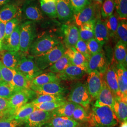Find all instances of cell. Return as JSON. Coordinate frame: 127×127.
Returning <instances> with one entry per match:
<instances>
[{"mask_svg":"<svg viewBox=\"0 0 127 127\" xmlns=\"http://www.w3.org/2000/svg\"><path fill=\"white\" fill-rule=\"evenodd\" d=\"M87 121L92 127H114L119 122L113 109L107 106H93Z\"/></svg>","mask_w":127,"mask_h":127,"instance_id":"obj_1","label":"cell"},{"mask_svg":"<svg viewBox=\"0 0 127 127\" xmlns=\"http://www.w3.org/2000/svg\"><path fill=\"white\" fill-rule=\"evenodd\" d=\"M60 43L59 38L54 35L44 34L34 40L28 53L35 58L47 52Z\"/></svg>","mask_w":127,"mask_h":127,"instance_id":"obj_2","label":"cell"},{"mask_svg":"<svg viewBox=\"0 0 127 127\" xmlns=\"http://www.w3.org/2000/svg\"><path fill=\"white\" fill-rule=\"evenodd\" d=\"M36 24L27 20L20 25V50L24 54L28 52L30 47L36 37Z\"/></svg>","mask_w":127,"mask_h":127,"instance_id":"obj_3","label":"cell"},{"mask_svg":"<svg viewBox=\"0 0 127 127\" xmlns=\"http://www.w3.org/2000/svg\"><path fill=\"white\" fill-rule=\"evenodd\" d=\"M65 50L64 45L60 42L47 52L34 58L35 63L38 68L43 71L59 59L64 54Z\"/></svg>","mask_w":127,"mask_h":127,"instance_id":"obj_4","label":"cell"},{"mask_svg":"<svg viewBox=\"0 0 127 127\" xmlns=\"http://www.w3.org/2000/svg\"><path fill=\"white\" fill-rule=\"evenodd\" d=\"M36 94L31 89L15 91L8 99L9 110L6 118L12 117L15 113L26 104Z\"/></svg>","mask_w":127,"mask_h":127,"instance_id":"obj_5","label":"cell"},{"mask_svg":"<svg viewBox=\"0 0 127 127\" xmlns=\"http://www.w3.org/2000/svg\"><path fill=\"white\" fill-rule=\"evenodd\" d=\"M16 70L22 73L30 82L43 72L42 70L37 67L34 58L24 53H23Z\"/></svg>","mask_w":127,"mask_h":127,"instance_id":"obj_6","label":"cell"},{"mask_svg":"<svg viewBox=\"0 0 127 127\" xmlns=\"http://www.w3.org/2000/svg\"><path fill=\"white\" fill-rule=\"evenodd\" d=\"M91 97L87 90L86 84L78 82L71 91L68 96V101L85 108L88 107L90 104Z\"/></svg>","mask_w":127,"mask_h":127,"instance_id":"obj_7","label":"cell"},{"mask_svg":"<svg viewBox=\"0 0 127 127\" xmlns=\"http://www.w3.org/2000/svg\"><path fill=\"white\" fill-rule=\"evenodd\" d=\"M99 7L91 1L77 13L74 14L73 20L77 27L84 23L95 20L99 15L98 9Z\"/></svg>","mask_w":127,"mask_h":127,"instance_id":"obj_8","label":"cell"},{"mask_svg":"<svg viewBox=\"0 0 127 127\" xmlns=\"http://www.w3.org/2000/svg\"><path fill=\"white\" fill-rule=\"evenodd\" d=\"M107 65L103 50L94 55H91L87 62L86 72L88 73L95 72L104 75Z\"/></svg>","mask_w":127,"mask_h":127,"instance_id":"obj_9","label":"cell"},{"mask_svg":"<svg viewBox=\"0 0 127 127\" xmlns=\"http://www.w3.org/2000/svg\"><path fill=\"white\" fill-rule=\"evenodd\" d=\"M22 12L25 18L29 21L35 22L44 18L43 12L33 0H26L22 6Z\"/></svg>","mask_w":127,"mask_h":127,"instance_id":"obj_10","label":"cell"},{"mask_svg":"<svg viewBox=\"0 0 127 127\" xmlns=\"http://www.w3.org/2000/svg\"><path fill=\"white\" fill-rule=\"evenodd\" d=\"M30 89L37 95L47 94L63 95L66 92V89L62 86L59 82H51L40 86L31 85Z\"/></svg>","mask_w":127,"mask_h":127,"instance_id":"obj_11","label":"cell"},{"mask_svg":"<svg viewBox=\"0 0 127 127\" xmlns=\"http://www.w3.org/2000/svg\"><path fill=\"white\" fill-rule=\"evenodd\" d=\"M52 117L51 112L34 110L24 123L25 127H42Z\"/></svg>","mask_w":127,"mask_h":127,"instance_id":"obj_12","label":"cell"},{"mask_svg":"<svg viewBox=\"0 0 127 127\" xmlns=\"http://www.w3.org/2000/svg\"><path fill=\"white\" fill-rule=\"evenodd\" d=\"M103 75L92 72L89 73L87 80V88L91 97L96 98L103 86Z\"/></svg>","mask_w":127,"mask_h":127,"instance_id":"obj_13","label":"cell"},{"mask_svg":"<svg viewBox=\"0 0 127 127\" xmlns=\"http://www.w3.org/2000/svg\"><path fill=\"white\" fill-rule=\"evenodd\" d=\"M62 30L66 47H74L80 39L78 27L74 24L67 23L63 25Z\"/></svg>","mask_w":127,"mask_h":127,"instance_id":"obj_14","label":"cell"},{"mask_svg":"<svg viewBox=\"0 0 127 127\" xmlns=\"http://www.w3.org/2000/svg\"><path fill=\"white\" fill-rule=\"evenodd\" d=\"M96 99V100L94 105V107L107 106L113 109L115 97L104 80L102 89Z\"/></svg>","mask_w":127,"mask_h":127,"instance_id":"obj_15","label":"cell"},{"mask_svg":"<svg viewBox=\"0 0 127 127\" xmlns=\"http://www.w3.org/2000/svg\"><path fill=\"white\" fill-rule=\"evenodd\" d=\"M23 53L19 51L1 50L0 61L5 66L16 70Z\"/></svg>","mask_w":127,"mask_h":127,"instance_id":"obj_16","label":"cell"},{"mask_svg":"<svg viewBox=\"0 0 127 127\" xmlns=\"http://www.w3.org/2000/svg\"><path fill=\"white\" fill-rule=\"evenodd\" d=\"M56 12L57 18L63 22L70 21L74 14L69 0H56Z\"/></svg>","mask_w":127,"mask_h":127,"instance_id":"obj_17","label":"cell"},{"mask_svg":"<svg viewBox=\"0 0 127 127\" xmlns=\"http://www.w3.org/2000/svg\"><path fill=\"white\" fill-rule=\"evenodd\" d=\"M104 76V82L112 92L114 97H120V95L118 87V79L115 65L112 64L111 65L108 66Z\"/></svg>","mask_w":127,"mask_h":127,"instance_id":"obj_18","label":"cell"},{"mask_svg":"<svg viewBox=\"0 0 127 127\" xmlns=\"http://www.w3.org/2000/svg\"><path fill=\"white\" fill-rule=\"evenodd\" d=\"M20 50V25L15 29L9 36L1 43V50L19 51Z\"/></svg>","mask_w":127,"mask_h":127,"instance_id":"obj_19","label":"cell"},{"mask_svg":"<svg viewBox=\"0 0 127 127\" xmlns=\"http://www.w3.org/2000/svg\"><path fill=\"white\" fill-rule=\"evenodd\" d=\"M86 73L82 68L73 64L56 74L60 80H74L81 79Z\"/></svg>","mask_w":127,"mask_h":127,"instance_id":"obj_20","label":"cell"},{"mask_svg":"<svg viewBox=\"0 0 127 127\" xmlns=\"http://www.w3.org/2000/svg\"><path fill=\"white\" fill-rule=\"evenodd\" d=\"M64 54L68 57L72 64L80 67L86 72L88 60L74 47L67 48Z\"/></svg>","mask_w":127,"mask_h":127,"instance_id":"obj_21","label":"cell"},{"mask_svg":"<svg viewBox=\"0 0 127 127\" xmlns=\"http://www.w3.org/2000/svg\"><path fill=\"white\" fill-rule=\"evenodd\" d=\"M94 38L103 45L109 39V35L104 21L101 19L100 14L97 16L94 26Z\"/></svg>","mask_w":127,"mask_h":127,"instance_id":"obj_22","label":"cell"},{"mask_svg":"<svg viewBox=\"0 0 127 127\" xmlns=\"http://www.w3.org/2000/svg\"><path fill=\"white\" fill-rule=\"evenodd\" d=\"M120 97L127 98V68L123 64H115Z\"/></svg>","mask_w":127,"mask_h":127,"instance_id":"obj_23","label":"cell"},{"mask_svg":"<svg viewBox=\"0 0 127 127\" xmlns=\"http://www.w3.org/2000/svg\"><path fill=\"white\" fill-rule=\"evenodd\" d=\"M80 124L67 117H52L42 127H78Z\"/></svg>","mask_w":127,"mask_h":127,"instance_id":"obj_24","label":"cell"},{"mask_svg":"<svg viewBox=\"0 0 127 127\" xmlns=\"http://www.w3.org/2000/svg\"><path fill=\"white\" fill-rule=\"evenodd\" d=\"M113 111L119 122L127 121V98L115 97Z\"/></svg>","mask_w":127,"mask_h":127,"instance_id":"obj_25","label":"cell"},{"mask_svg":"<svg viewBox=\"0 0 127 127\" xmlns=\"http://www.w3.org/2000/svg\"><path fill=\"white\" fill-rule=\"evenodd\" d=\"M18 7L15 3L5 5L0 8V21L6 23L19 15Z\"/></svg>","mask_w":127,"mask_h":127,"instance_id":"obj_26","label":"cell"},{"mask_svg":"<svg viewBox=\"0 0 127 127\" xmlns=\"http://www.w3.org/2000/svg\"><path fill=\"white\" fill-rule=\"evenodd\" d=\"M78 105L71 101H66L62 105L51 112L52 117L62 116L72 118L73 113Z\"/></svg>","mask_w":127,"mask_h":127,"instance_id":"obj_27","label":"cell"},{"mask_svg":"<svg viewBox=\"0 0 127 127\" xmlns=\"http://www.w3.org/2000/svg\"><path fill=\"white\" fill-rule=\"evenodd\" d=\"M95 20H92L89 22L84 23L78 27L80 39L88 42L91 39L94 38V26Z\"/></svg>","mask_w":127,"mask_h":127,"instance_id":"obj_28","label":"cell"},{"mask_svg":"<svg viewBox=\"0 0 127 127\" xmlns=\"http://www.w3.org/2000/svg\"><path fill=\"white\" fill-rule=\"evenodd\" d=\"M31 82L28 80L22 73L16 70L12 80V87L15 91L30 89Z\"/></svg>","mask_w":127,"mask_h":127,"instance_id":"obj_29","label":"cell"},{"mask_svg":"<svg viewBox=\"0 0 127 127\" xmlns=\"http://www.w3.org/2000/svg\"><path fill=\"white\" fill-rule=\"evenodd\" d=\"M60 80L57 74L52 72L41 73L31 81V85L40 86L51 82H59Z\"/></svg>","mask_w":127,"mask_h":127,"instance_id":"obj_30","label":"cell"},{"mask_svg":"<svg viewBox=\"0 0 127 127\" xmlns=\"http://www.w3.org/2000/svg\"><path fill=\"white\" fill-rule=\"evenodd\" d=\"M35 110L34 104H33L32 102L27 103L19 108L11 118L24 123L27 117Z\"/></svg>","mask_w":127,"mask_h":127,"instance_id":"obj_31","label":"cell"},{"mask_svg":"<svg viewBox=\"0 0 127 127\" xmlns=\"http://www.w3.org/2000/svg\"><path fill=\"white\" fill-rule=\"evenodd\" d=\"M127 57V46L121 41H118L115 46L114 51L115 62L116 64H123L127 68V66L125 64V59Z\"/></svg>","mask_w":127,"mask_h":127,"instance_id":"obj_32","label":"cell"},{"mask_svg":"<svg viewBox=\"0 0 127 127\" xmlns=\"http://www.w3.org/2000/svg\"><path fill=\"white\" fill-rule=\"evenodd\" d=\"M41 10L51 18H57L56 0H40Z\"/></svg>","mask_w":127,"mask_h":127,"instance_id":"obj_33","label":"cell"},{"mask_svg":"<svg viewBox=\"0 0 127 127\" xmlns=\"http://www.w3.org/2000/svg\"><path fill=\"white\" fill-rule=\"evenodd\" d=\"M70 64L71 63L70 59L64 53L59 59L49 67V69L50 72L57 74L67 68Z\"/></svg>","mask_w":127,"mask_h":127,"instance_id":"obj_34","label":"cell"},{"mask_svg":"<svg viewBox=\"0 0 127 127\" xmlns=\"http://www.w3.org/2000/svg\"><path fill=\"white\" fill-rule=\"evenodd\" d=\"M104 21L107 29L109 37L115 36L119 24L118 16L113 14L107 18L104 19Z\"/></svg>","mask_w":127,"mask_h":127,"instance_id":"obj_35","label":"cell"},{"mask_svg":"<svg viewBox=\"0 0 127 127\" xmlns=\"http://www.w3.org/2000/svg\"><path fill=\"white\" fill-rule=\"evenodd\" d=\"M66 101L63 95H37L35 99L32 101L33 104H36L49 102H59Z\"/></svg>","mask_w":127,"mask_h":127,"instance_id":"obj_36","label":"cell"},{"mask_svg":"<svg viewBox=\"0 0 127 127\" xmlns=\"http://www.w3.org/2000/svg\"><path fill=\"white\" fill-rule=\"evenodd\" d=\"M114 3L119 20L127 19V0H114Z\"/></svg>","mask_w":127,"mask_h":127,"instance_id":"obj_37","label":"cell"},{"mask_svg":"<svg viewBox=\"0 0 127 127\" xmlns=\"http://www.w3.org/2000/svg\"><path fill=\"white\" fill-rule=\"evenodd\" d=\"M114 0H104L100 9V16L102 18H107L114 13Z\"/></svg>","mask_w":127,"mask_h":127,"instance_id":"obj_38","label":"cell"},{"mask_svg":"<svg viewBox=\"0 0 127 127\" xmlns=\"http://www.w3.org/2000/svg\"><path fill=\"white\" fill-rule=\"evenodd\" d=\"M116 36L121 41L127 45V19L119 20V24L116 33Z\"/></svg>","mask_w":127,"mask_h":127,"instance_id":"obj_39","label":"cell"},{"mask_svg":"<svg viewBox=\"0 0 127 127\" xmlns=\"http://www.w3.org/2000/svg\"><path fill=\"white\" fill-rule=\"evenodd\" d=\"M65 102L66 101L59 102H49L34 104V106L35 109L37 110H40L47 112H51L55 109L62 105L65 103Z\"/></svg>","mask_w":127,"mask_h":127,"instance_id":"obj_40","label":"cell"},{"mask_svg":"<svg viewBox=\"0 0 127 127\" xmlns=\"http://www.w3.org/2000/svg\"><path fill=\"white\" fill-rule=\"evenodd\" d=\"M0 66L2 81L8 83L12 87V80L16 70H11L5 66L1 62L0 64Z\"/></svg>","mask_w":127,"mask_h":127,"instance_id":"obj_41","label":"cell"},{"mask_svg":"<svg viewBox=\"0 0 127 127\" xmlns=\"http://www.w3.org/2000/svg\"><path fill=\"white\" fill-rule=\"evenodd\" d=\"M15 92L13 88L3 81L0 82V97L9 99Z\"/></svg>","mask_w":127,"mask_h":127,"instance_id":"obj_42","label":"cell"},{"mask_svg":"<svg viewBox=\"0 0 127 127\" xmlns=\"http://www.w3.org/2000/svg\"><path fill=\"white\" fill-rule=\"evenodd\" d=\"M72 118L78 123L79 122H82L88 121V115L84 108L82 106L78 105L73 113Z\"/></svg>","mask_w":127,"mask_h":127,"instance_id":"obj_43","label":"cell"},{"mask_svg":"<svg viewBox=\"0 0 127 127\" xmlns=\"http://www.w3.org/2000/svg\"><path fill=\"white\" fill-rule=\"evenodd\" d=\"M18 17V15L14 18L5 23V34L4 40L9 36V35L13 32L16 27L19 25L20 19Z\"/></svg>","mask_w":127,"mask_h":127,"instance_id":"obj_44","label":"cell"},{"mask_svg":"<svg viewBox=\"0 0 127 127\" xmlns=\"http://www.w3.org/2000/svg\"><path fill=\"white\" fill-rule=\"evenodd\" d=\"M87 45L91 55L96 54L102 50L103 45L95 38L87 42Z\"/></svg>","mask_w":127,"mask_h":127,"instance_id":"obj_45","label":"cell"},{"mask_svg":"<svg viewBox=\"0 0 127 127\" xmlns=\"http://www.w3.org/2000/svg\"><path fill=\"white\" fill-rule=\"evenodd\" d=\"M74 48L76 50L83 55L88 61L91 57V55L88 50L87 42L79 39Z\"/></svg>","mask_w":127,"mask_h":127,"instance_id":"obj_46","label":"cell"},{"mask_svg":"<svg viewBox=\"0 0 127 127\" xmlns=\"http://www.w3.org/2000/svg\"><path fill=\"white\" fill-rule=\"evenodd\" d=\"M69 1L73 8L74 14L81 11L92 1L91 0H69Z\"/></svg>","mask_w":127,"mask_h":127,"instance_id":"obj_47","label":"cell"},{"mask_svg":"<svg viewBox=\"0 0 127 127\" xmlns=\"http://www.w3.org/2000/svg\"><path fill=\"white\" fill-rule=\"evenodd\" d=\"M23 123L11 117L0 118V127H18Z\"/></svg>","mask_w":127,"mask_h":127,"instance_id":"obj_48","label":"cell"},{"mask_svg":"<svg viewBox=\"0 0 127 127\" xmlns=\"http://www.w3.org/2000/svg\"><path fill=\"white\" fill-rule=\"evenodd\" d=\"M9 110V100L0 97V118H5Z\"/></svg>","mask_w":127,"mask_h":127,"instance_id":"obj_49","label":"cell"},{"mask_svg":"<svg viewBox=\"0 0 127 127\" xmlns=\"http://www.w3.org/2000/svg\"><path fill=\"white\" fill-rule=\"evenodd\" d=\"M5 34V23L0 21V41L2 43Z\"/></svg>","mask_w":127,"mask_h":127,"instance_id":"obj_50","label":"cell"},{"mask_svg":"<svg viewBox=\"0 0 127 127\" xmlns=\"http://www.w3.org/2000/svg\"><path fill=\"white\" fill-rule=\"evenodd\" d=\"M16 0H0V8L4 6L11 3H13Z\"/></svg>","mask_w":127,"mask_h":127,"instance_id":"obj_51","label":"cell"},{"mask_svg":"<svg viewBox=\"0 0 127 127\" xmlns=\"http://www.w3.org/2000/svg\"><path fill=\"white\" fill-rule=\"evenodd\" d=\"M91 0L93 3H94L97 6L100 7L102 3H103V2L104 0Z\"/></svg>","mask_w":127,"mask_h":127,"instance_id":"obj_52","label":"cell"},{"mask_svg":"<svg viewBox=\"0 0 127 127\" xmlns=\"http://www.w3.org/2000/svg\"><path fill=\"white\" fill-rule=\"evenodd\" d=\"M120 127H127V121H125V122H122Z\"/></svg>","mask_w":127,"mask_h":127,"instance_id":"obj_53","label":"cell"},{"mask_svg":"<svg viewBox=\"0 0 127 127\" xmlns=\"http://www.w3.org/2000/svg\"><path fill=\"white\" fill-rule=\"evenodd\" d=\"M2 78H1V70H0V82L2 81Z\"/></svg>","mask_w":127,"mask_h":127,"instance_id":"obj_54","label":"cell"},{"mask_svg":"<svg viewBox=\"0 0 127 127\" xmlns=\"http://www.w3.org/2000/svg\"><path fill=\"white\" fill-rule=\"evenodd\" d=\"M1 50V42L0 41V51Z\"/></svg>","mask_w":127,"mask_h":127,"instance_id":"obj_55","label":"cell"},{"mask_svg":"<svg viewBox=\"0 0 127 127\" xmlns=\"http://www.w3.org/2000/svg\"></svg>","mask_w":127,"mask_h":127,"instance_id":"obj_56","label":"cell"}]
</instances>
